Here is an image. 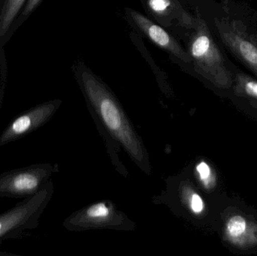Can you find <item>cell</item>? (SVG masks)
Segmentation results:
<instances>
[{"mask_svg":"<svg viewBox=\"0 0 257 256\" xmlns=\"http://www.w3.org/2000/svg\"><path fill=\"white\" fill-rule=\"evenodd\" d=\"M84 93L106 130L139 163L145 160L143 146L123 109L105 84L90 71L80 74Z\"/></svg>","mask_w":257,"mask_h":256,"instance_id":"obj_1","label":"cell"},{"mask_svg":"<svg viewBox=\"0 0 257 256\" xmlns=\"http://www.w3.org/2000/svg\"><path fill=\"white\" fill-rule=\"evenodd\" d=\"M223 14L214 19L225 48L257 78V28L252 17L240 13L231 2L223 3Z\"/></svg>","mask_w":257,"mask_h":256,"instance_id":"obj_2","label":"cell"},{"mask_svg":"<svg viewBox=\"0 0 257 256\" xmlns=\"http://www.w3.org/2000/svg\"><path fill=\"white\" fill-rule=\"evenodd\" d=\"M189 54L196 70L212 85L220 90L232 89L233 69L225 58L206 23L199 16L195 21Z\"/></svg>","mask_w":257,"mask_h":256,"instance_id":"obj_3","label":"cell"},{"mask_svg":"<svg viewBox=\"0 0 257 256\" xmlns=\"http://www.w3.org/2000/svg\"><path fill=\"white\" fill-rule=\"evenodd\" d=\"M52 193V183L48 182L39 192L0 214V243L18 238L27 230L37 228Z\"/></svg>","mask_w":257,"mask_h":256,"instance_id":"obj_4","label":"cell"},{"mask_svg":"<svg viewBox=\"0 0 257 256\" xmlns=\"http://www.w3.org/2000/svg\"><path fill=\"white\" fill-rule=\"evenodd\" d=\"M54 172L51 164H34L0 174V198H26L39 192Z\"/></svg>","mask_w":257,"mask_h":256,"instance_id":"obj_5","label":"cell"},{"mask_svg":"<svg viewBox=\"0 0 257 256\" xmlns=\"http://www.w3.org/2000/svg\"><path fill=\"white\" fill-rule=\"evenodd\" d=\"M61 101L39 104L15 117L0 135V147L25 138L46 124L55 114Z\"/></svg>","mask_w":257,"mask_h":256,"instance_id":"obj_6","label":"cell"},{"mask_svg":"<svg viewBox=\"0 0 257 256\" xmlns=\"http://www.w3.org/2000/svg\"><path fill=\"white\" fill-rule=\"evenodd\" d=\"M225 240L234 247L248 249L257 246V222L241 213L226 217L223 227Z\"/></svg>","mask_w":257,"mask_h":256,"instance_id":"obj_7","label":"cell"},{"mask_svg":"<svg viewBox=\"0 0 257 256\" xmlns=\"http://www.w3.org/2000/svg\"><path fill=\"white\" fill-rule=\"evenodd\" d=\"M128 12L136 26L157 46L173 54L184 63H191V57L189 53L184 51L166 30L136 11L128 9Z\"/></svg>","mask_w":257,"mask_h":256,"instance_id":"obj_8","label":"cell"},{"mask_svg":"<svg viewBox=\"0 0 257 256\" xmlns=\"http://www.w3.org/2000/svg\"><path fill=\"white\" fill-rule=\"evenodd\" d=\"M117 214L111 204L99 202L83 210L66 222V227H99L117 225Z\"/></svg>","mask_w":257,"mask_h":256,"instance_id":"obj_9","label":"cell"},{"mask_svg":"<svg viewBox=\"0 0 257 256\" xmlns=\"http://www.w3.org/2000/svg\"><path fill=\"white\" fill-rule=\"evenodd\" d=\"M235 95L257 103V78L241 71L234 72L232 87Z\"/></svg>","mask_w":257,"mask_h":256,"instance_id":"obj_10","label":"cell"},{"mask_svg":"<svg viewBox=\"0 0 257 256\" xmlns=\"http://www.w3.org/2000/svg\"><path fill=\"white\" fill-rule=\"evenodd\" d=\"M26 0H5L0 14V37L10 28Z\"/></svg>","mask_w":257,"mask_h":256,"instance_id":"obj_11","label":"cell"},{"mask_svg":"<svg viewBox=\"0 0 257 256\" xmlns=\"http://www.w3.org/2000/svg\"><path fill=\"white\" fill-rule=\"evenodd\" d=\"M183 201L190 213L199 216L205 214L206 204L202 197L190 186H185L182 190Z\"/></svg>","mask_w":257,"mask_h":256,"instance_id":"obj_12","label":"cell"},{"mask_svg":"<svg viewBox=\"0 0 257 256\" xmlns=\"http://www.w3.org/2000/svg\"><path fill=\"white\" fill-rule=\"evenodd\" d=\"M195 173L201 186L206 191H211L217 185V174L208 162L201 160L195 166Z\"/></svg>","mask_w":257,"mask_h":256,"instance_id":"obj_13","label":"cell"},{"mask_svg":"<svg viewBox=\"0 0 257 256\" xmlns=\"http://www.w3.org/2000/svg\"><path fill=\"white\" fill-rule=\"evenodd\" d=\"M148 5L151 12L159 16H166L172 9V0H148Z\"/></svg>","mask_w":257,"mask_h":256,"instance_id":"obj_14","label":"cell"},{"mask_svg":"<svg viewBox=\"0 0 257 256\" xmlns=\"http://www.w3.org/2000/svg\"><path fill=\"white\" fill-rule=\"evenodd\" d=\"M43 0H27V4L22 12V15L27 16L31 15L33 11L40 5Z\"/></svg>","mask_w":257,"mask_h":256,"instance_id":"obj_15","label":"cell"}]
</instances>
